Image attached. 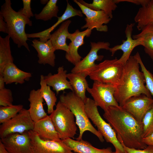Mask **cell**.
Returning a JSON list of instances; mask_svg holds the SVG:
<instances>
[{
  "instance_id": "1",
  "label": "cell",
  "mask_w": 153,
  "mask_h": 153,
  "mask_svg": "<svg viewBox=\"0 0 153 153\" xmlns=\"http://www.w3.org/2000/svg\"><path fill=\"white\" fill-rule=\"evenodd\" d=\"M103 116L115 132L122 145L131 148L143 149L147 145L142 141L143 125L120 106L109 107Z\"/></svg>"
},
{
  "instance_id": "2",
  "label": "cell",
  "mask_w": 153,
  "mask_h": 153,
  "mask_svg": "<svg viewBox=\"0 0 153 153\" xmlns=\"http://www.w3.org/2000/svg\"><path fill=\"white\" fill-rule=\"evenodd\" d=\"M139 64L134 56H131L124 65L122 78L115 86L114 97L120 107L131 97L144 94L152 98L144 84L145 79L139 70Z\"/></svg>"
},
{
  "instance_id": "3",
  "label": "cell",
  "mask_w": 153,
  "mask_h": 153,
  "mask_svg": "<svg viewBox=\"0 0 153 153\" xmlns=\"http://www.w3.org/2000/svg\"><path fill=\"white\" fill-rule=\"evenodd\" d=\"M0 14L3 17L8 27V34L18 48L24 46L30 52L27 42L28 39L25 31L26 25L31 26L32 22L30 19L18 12H16L11 7L10 0H5L1 6Z\"/></svg>"
},
{
  "instance_id": "4",
  "label": "cell",
  "mask_w": 153,
  "mask_h": 153,
  "mask_svg": "<svg viewBox=\"0 0 153 153\" xmlns=\"http://www.w3.org/2000/svg\"><path fill=\"white\" fill-rule=\"evenodd\" d=\"M67 107L74 115L76 123L79 130V134L76 139L80 140L84 133L89 131L95 135L102 142L103 137L91 123L85 110V102L74 92L63 93L60 95V101Z\"/></svg>"
},
{
  "instance_id": "5",
  "label": "cell",
  "mask_w": 153,
  "mask_h": 153,
  "mask_svg": "<svg viewBox=\"0 0 153 153\" xmlns=\"http://www.w3.org/2000/svg\"><path fill=\"white\" fill-rule=\"evenodd\" d=\"M85 110L89 119L97 127V130L108 143L114 147L116 153H126L118 140L116 135L110 125L101 117L98 111L97 106L93 99L87 98L85 101Z\"/></svg>"
},
{
  "instance_id": "6",
  "label": "cell",
  "mask_w": 153,
  "mask_h": 153,
  "mask_svg": "<svg viewBox=\"0 0 153 153\" xmlns=\"http://www.w3.org/2000/svg\"><path fill=\"white\" fill-rule=\"evenodd\" d=\"M49 116L62 140L74 137L77 130L75 117L65 105L59 101Z\"/></svg>"
},
{
  "instance_id": "7",
  "label": "cell",
  "mask_w": 153,
  "mask_h": 153,
  "mask_svg": "<svg viewBox=\"0 0 153 153\" xmlns=\"http://www.w3.org/2000/svg\"><path fill=\"white\" fill-rule=\"evenodd\" d=\"M118 59L106 60L96 64L88 76L94 81L116 86L122 78L124 66L117 62Z\"/></svg>"
},
{
  "instance_id": "8",
  "label": "cell",
  "mask_w": 153,
  "mask_h": 153,
  "mask_svg": "<svg viewBox=\"0 0 153 153\" xmlns=\"http://www.w3.org/2000/svg\"><path fill=\"white\" fill-rule=\"evenodd\" d=\"M35 122L28 110L23 108L16 116L0 126V137L14 133H22L33 130Z\"/></svg>"
},
{
  "instance_id": "9",
  "label": "cell",
  "mask_w": 153,
  "mask_h": 153,
  "mask_svg": "<svg viewBox=\"0 0 153 153\" xmlns=\"http://www.w3.org/2000/svg\"><path fill=\"white\" fill-rule=\"evenodd\" d=\"M115 89L114 85L94 81L92 87H88L87 91L97 107L105 111L110 107L120 106L114 96Z\"/></svg>"
},
{
  "instance_id": "10",
  "label": "cell",
  "mask_w": 153,
  "mask_h": 153,
  "mask_svg": "<svg viewBox=\"0 0 153 153\" xmlns=\"http://www.w3.org/2000/svg\"><path fill=\"white\" fill-rule=\"evenodd\" d=\"M110 44L108 42L99 41L97 42H90L91 49L87 55L71 69V72L81 73L88 76L96 64L95 61H101L104 56L99 55L98 52L100 49L109 50Z\"/></svg>"
},
{
  "instance_id": "11",
  "label": "cell",
  "mask_w": 153,
  "mask_h": 153,
  "mask_svg": "<svg viewBox=\"0 0 153 153\" xmlns=\"http://www.w3.org/2000/svg\"><path fill=\"white\" fill-rule=\"evenodd\" d=\"M31 139L32 153H73L71 148L62 140H43L33 130L27 131Z\"/></svg>"
},
{
  "instance_id": "12",
  "label": "cell",
  "mask_w": 153,
  "mask_h": 153,
  "mask_svg": "<svg viewBox=\"0 0 153 153\" xmlns=\"http://www.w3.org/2000/svg\"><path fill=\"white\" fill-rule=\"evenodd\" d=\"M73 1L79 7L82 13L86 16L84 18L86 24L81 27L82 29L95 28L97 31L101 32L108 31V27L105 24L109 23L111 19L107 14L103 11L91 9L77 0Z\"/></svg>"
},
{
  "instance_id": "13",
  "label": "cell",
  "mask_w": 153,
  "mask_h": 153,
  "mask_svg": "<svg viewBox=\"0 0 153 153\" xmlns=\"http://www.w3.org/2000/svg\"><path fill=\"white\" fill-rule=\"evenodd\" d=\"M153 106V99L141 94L129 98L121 107L141 122L145 114Z\"/></svg>"
},
{
  "instance_id": "14",
  "label": "cell",
  "mask_w": 153,
  "mask_h": 153,
  "mask_svg": "<svg viewBox=\"0 0 153 153\" xmlns=\"http://www.w3.org/2000/svg\"><path fill=\"white\" fill-rule=\"evenodd\" d=\"M0 140L10 153H32L31 142L27 132L12 134Z\"/></svg>"
},
{
  "instance_id": "15",
  "label": "cell",
  "mask_w": 153,
  "mask_h": 153,
  "mask_svg": "<svg viewBox=\"0 0 153 153\" xmlns=\"http://www.w3.org/2000/svg\"><path fill=\"white\" fill-rule=\"evenodd\" d=\"M135 23L128 24L126 26L125 32L126 37V40L122 41V43L116 45L110 48V52L112 56L118 50H121L123 53L121 57L118 59L117 62L124 65L131 56V54L133 49L137 46L141 45V41L139 39H133L132 38V33Z\"/></svg>"
},
{
  "instance_id": "16",
  "label": "cell",
  "mask_w": 153,
  "mask_h": 153,
  "mask_svg": "<svg viewBox=\"0 0 153 153\" xmlns=\"http://www.w3.org/2000/svg\"><path fill=\"white\" fill-rule=\"evenodd\" d=\"M92 30L87 28L80 31L77 29L73 33H69L68 35L67 39H69L71 42L68 45V51L66 52L65 58L74 66L80 62L82 58L78 52V49L80 46L84 44V37L90 36Z\"/></svg>"
},
{
  "instance_id": "17",
  "label": "cell",
  "mask_w": 153,
  "mask_h": 153,
  "mask_svg": "<svg viewBox=\"0 0 153 153\" xmlns=\"http://www.w3.org/2000/svg\"><path fill=\"white\" fill-rule=\"evenodd\" d=\"M31 45L35 48L37 53L39 60L38 62L40 64L45 65L48 64L54 67L55 65L56 51L50 40L44 42L35 39Z\"/></svg>"
},
{
  "instance_id": "18",
  "label": "cell",
  "mask_w": 153,
  "mask_h": 153,
  "mask_svg": "<svg viewBox=\"0 0 153 153\" xmlns=\"http://www.w3.org/2000/svg\"><path fill=\"white\" fill-rule=\"evenodd\" d=\"M57 72V73L53 75L49 73L47 75L44 76V79L46 84L52 88L57 95L60 92L66 89H70L73 92L72 88L67 80V71L62 66L58 68Z\"/></svg>"
},
{
  "instance_id": "19",
  "label": "cell",
  "mask_w": 153,
  "mask_h": 153,
  "mask_svg": "<svg viewBox=\"0 0 153 153\" xmlns=\"http://www.w3.org/2000/svg\"><path fill=\"white\" fill-rule=\"evenodd\" d=\"M33 130L43 140L56 141L61 140L49 115L35 122Z\"/></svg>"
},
{
  "instance_id": "20",
  "label": "cell",
  "mask_w": 153,
  "mask_h": 153,
  "mask_svg": "<svg viewBox=\"0 0 153 153\" xmlns=\"http://www.w3.org/2000/svg\"><path fill=\"white\" fill-rule=\"evenodd\" d=\"M44 100L40 89H33L31 91L28 98L30 103L28 110L32 120L35 122L48 115L43 108Z\"/></svg>"
},
{
  "instance_id": "21",
  "label": "cell",
  "mask_w": 153,
  "mask_h": 153,
  "mask_svg": "<svg viewBox=\"0 0 153 153\" xmlns=\"http://www.w3.org/2000/svg\"><path fill=\"white\" fill-rule=\"evenodd\" d=\"M2 75L6 84L13 83L22 84L29 81L32 76L31 73L20 70L13 63L6 65Z\"/></svg>"
},
{
  "instance_id": "22",
  "label": "cell",
  "mask_w": 153,
  "mask_h": 153,
  "mask_svg": "<svg viewBox=\"0 0 153 153\" xmlns=\"http://www.w3.org/2000/svg\"><path fill=\"white\" fill-rule=\"evenodd\" d=\"M71 21L68 20L62 22L59 28L51 34L49 40L55 50H61L66 52L68 51L66 40L69 33L68 27Z\"/></svg>"
},
{
  "instance_id": "23",
  "label": "cell",
  "mask_w": 153,
  "mask_h": 153,
  "mask_svg": "<svg viewBox=\"0 0 153 153\" xmlns=\"http://www.w3.org/2000/svg\"><path fill=\"white\" fill-rule=\"evenodd\" d=\"M62 141L73 152L77 153H112L113 152L110 148H98L82 139L79 141L68 138Z\"/></svg>"
},
{
  "instance_id": "24",
  "label": "cell",
  "mask_w": 153,
  "mask_h": 153,
  "mask_svg": "<svg viewBox=\"0 0 153 153\" xmlns=\"http://www.w3.org/2000/svg\"><path fill=\"white\" fill-rule=\"evenodd\" d=\"M87 76L81 73H69L67 74L73 91L84 102L87 97L86 95L87 89L89 85L86 79Z\"/></svg>"
},
{
  "instance_id": "25",
  "label": "cell",
  "mask_w": 153,
  "mask_h": 153,
  "mask_svg": "<svg viewBox=\"0 0 153 153\" xmlns=\"http://www.w3.org/2000/svg\"><path fill=\"white\" fill-rule=\"evenodd\" d=\"M134 20L139 31L147 25L153 24V0H149L146 5L139 8Z\"/></svg>"
},
{
  "instance_id": "26",
  "label": "cell",
  "mask_w": 153,
  "mask_h": 153,
  "mask_svg": "<svg viewBox=\"0 0 153 153\" xmlns=\"http://www.w3.org/2000/svg\"><path fill=\"white\" fill-rule=\"evenodd\" d=\"M67 5L66 8L63 14L60 17H58L57 22L52 27L40 32V35L43 38L49 39L51 36V32L58 25L63 22L68 20L69 18L76 16L82 17L83 13L80 10L74 8L67 1Z\"/></svg>"
},
{
  "instance_id": "27",
  "label": "cell",
  "mask_w": 153,
  "mask_h": 153,
  "mask_svg": "<svg viewBox=\"0 0 153 153\" xmlns=\"http://www.w3.org/2000/svg\"><path fill=\"white\" fill-rule=\"evenodd\" d=\"M133 39H140L141 45L144 47L145 53L153 61V24H149L143 27L139 33L133 35Z\"/></svg>"
},
{
  "instance_id": "28",
  "label": "cell",
  "mask_w": 153,
  "mask_h": 153,
  "mask_svg": "<svg viewBox=\"0 0 153 153\" xmlns=\"http://www.w3.org/2000/svg\"><path fill=\"white\" fill-rule=\"evenodd\" d=\"M78 1L87 7L95 10H101L105 12L112 19V11L117 7L115 0H93L92 3H89L83 0Z\"/></svg>"
},
{
  "instance_id": "29",
  "label": "cell",
  "mask_w": 153,
  "mask_h": 153,
  "mask_svg": "<svg viewBox=\"0 0 153 153\" xmlns=\"http://www.w3.org/2000/svg\"><path fill=\"white\" fill-rule=\"evenodd\" d=\"M10 38L8 35L4 38L0 36V75H2L7 65L13 63L14 59L10 49Z\"/></svg>"
},
{
  "instance_id": "30",
  "label": "cell",
  "mask_w": 153,
  "mask_h": 153,
  "mask_svg": "<svg viewBox=\"0 0 153 153\" xmlns=\"http://www.w3.org/2000/svg\"><path fill=\"white\" fill-rule=\"evenodd\" d=\"M40 84L41 93L47 106L48 113L50 114L54 110V108L57 101L56 94L51 90L50 87L45 82L43 75L40 76Z\"/></svg>"
},
{
  "instance_id": "31",
  "label": "cell",
  "mask_w": 153,
  "mask_h": 153,
  "mask_svg": "<svg viewBox=\"0 0 153 153\" xmlns=\"http://www.w3.org/2000/svg\"><path fill=\"white\" fill-rule=\"evenodd\" d=\"M57 0H49L39 14H34L35 19L47 21L54 17L58 18L59 10L57 5Z\"/></svg>"
},
{
  "instance_id": "32",
  "label": "cell",
  "mask_w": 153,
  "mask_h": 153,
  "mask_svg": "<svg viewBox=\"0 0 153 153\" xmlns=\"http://www.w3.org/2000/svg\"><path fill=\"white\" fill-rule=\"evenodd\" d=\"M23 108V106L21 104L0 106V123L3 124L11 119Z\"/></svg>"
},
{
  "instance_id": "33",
  "label": "cell",
  "mask_w": 153,
  "mask_h": 153,
  "mask_svg": "<svg viewBox=\"0 0 153 153\" xmlns=\"http://www.w3.org/2000/svg\"><path fill=\"white\" fill-rule=\"evenodd\" d=\"M142 138L146 137L153 132V106L144 116L142 121Z\"/></svg>"
},
{
  "instance_id": "34",
  "label": "cell",
  "mask_w": 153,
  "mask_h": 153,
  "mask_svg": "<svg viewBox=\"0 0 153 153\" xmlns=\"http://www.w3.org/2000/svg\"><path fill=\"white\" fill-rule=\"evenodd\" d=\"M134 56L139 63L141 71L143 73L144 75L146 87L151 95L153 96V75L145 67L138 52Z\"/></svg>"
},
{
  "instance_id": "35",
  "label": "cell",
  "mask_w": 153,
  "mask_h": 153,
  "mask_svg": "<svg viewBox=\"0 0 153 153\" xmlns=\"http://www.w3.org/2000/svg\"><path fill=\"white\" fill-rule=\"evenodd\" d=\"M13 101L12 92L10 89L5 88L0 90V106L13 105Z\"/></svg>"
},
{
  "instance_id": "36",
  "label": "cell",
  "mask_w": 153,
  "mask_h": 153,
  "mask_svg": "<svg viewBox=\"0 0 153 153\" xmlns=\"http://www.w3.org/2000/svg\"><path fill=\"white\" fill-rule=\"evenodd\" d=\"M23 7L18 12L24 16L30 19L34 16L31 10V0H23Z\"/></svg>"
},
{
  "instance_id": "37",
  "label": "cell",
  "mask_w": 153,
  "mask_h": 153,
  "mask_svg": "<svg viewBox=\"0 0 153 153\" xmlns=\"http://www.w3.org/2000/svg\"><path fill=\"white\" fill-rule=\"evenodd\" d=\"M122 145L127 153H153V146H147L146 148L143 149H137Z\"/></svg>"
},
{
  "instance_id": "38",
  "label": "cell",
  "mask_w": 153,
  "mask_h": 153,
  "mask_svg": "<svg viewBox=\"0 0 153 153\" xmlns=\"http://www.w3.org/2000/svg\"><path fill=\"white\" fill-rule=\"evenodd\" d=\"M116 3L121 2H127L133 3L137 5H141V6L146 5L149 0H115Z\"/></svg>"
},
{
  "instance_id": "39",
  "label": "cell",
  "mask_w": 153,
  "mask_h": 153,
  "mask_svg": "<svg viewBox=\"0 0 153 153\" xmlns=\"http://www.w3.org/2000/svg\"><path fill=\"white\" fill-rule=\"evenodd\" d=\"M0 31L8 34V27L7 24L3 16L0 14Z\"/></svg>"
},
{
  "instance_id": "40",
  "label": "cell",
  "mask_w": 153,
  "mask_h": 153,
  "mask_svg": "<svg viewBox=\"0 0 153 153\" xmlns=\"http://www.w3.org/2000/svg\"><path fill=\"white\" fill-rule=\"evenodd\" d=\"M142 141L147 146H153V132L149 136L143 138Z\"/></svg>"
},
{
  "instance_id": "41",
  "label": "cell",
  "mask_w": 153,
  "mask_h": 153,
  "mask_svg": "<svg viewBox=\"0 0 153 153\" xmlns=\"http://www.w3.org/2000/svg\"><path fill=\"white\" fill-rule=\"evenodd\" d=\"M0 153H10L6 149L1 140H0Z\"/></svg>"
},
{
  "instance_id": "42",
  "label": "cell",
  "mask_w": 153,
  "mask_h": 153,
  "mask_svg": "<svg viewBox=\"0 0 153 153\" xmlns=\"http://www.w3.org/2000/svg\"><path fill=\"white\" fill-rule=\"evenodd\" d=\"M5 84L4 79L2 75H0V90L5 88Z\"/></svg>"
},
{
  "instance_id": "43",
  "label": "cell",
  "mask_w": 153,
  "mask_h": 153,
  "mask_svg": "<svg viewBox=\"0 0 153 153\" xmlns=\"http://www.w3.org/2000/svg\"><path fill=\"white\" fill-rule=\"evenodd\" d=\"M49 1L48 0H41L40 2L41 4H47Z\"/></svg>"
},
{
  "instance_id": "44",
  "label": "cell",
  "mask_w": 153,
  "mask_h": 153,
  "mask_svg": "<svg viewBox=\"0 0 153 153\" xmlns=\"http://www.w3.org/2000/svg\"><path fill=\"white\" fill-rule=\"evenodd\" d=\"M127 153V152H126ZM112 153H116L115 152H112Z\"/></svg>"
},
{
  "instance_id": "45",
  "label": "cell",
  "mask_w": 153,
  "mask_h": 153,
  "mask_svg": "<svg viewBox=\"0 0 153 153\" xmlns=\"http://www.w3.org/2000/svg\"><path fill=\"white\" fill-rule=\"evenodd\" d=\"M73 153H77L76 152H73Z\"/></svg>"
}]
</instances>
